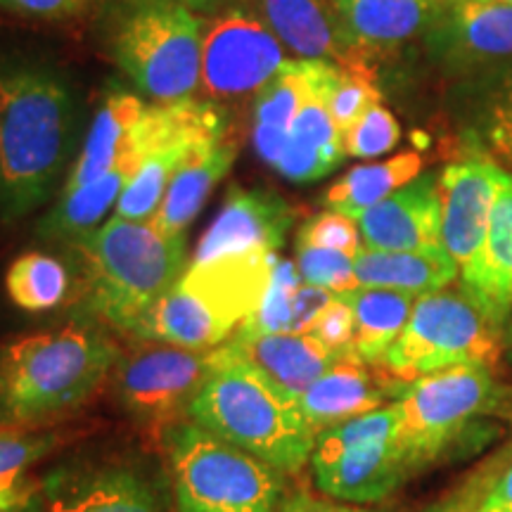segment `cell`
I'll list each match as a JSON object with an SVG mask.
<instances>
[{
    "label": "cell",
    "instance_id": "1",
    "mask_svg": "<svg viewBox=\"0 0 512 512\" xmlns=\"http://www.w3.org/2000/svg\"><path fill=\"white\" fill-rule=\"evenodd\" d=\"M119 349L86 323L0 347V427L41 430L81 408L117 368Z\"/></svg>",
    "mask_w": 512,
    "mask_h": 512
},
{
    "label": "cell",
    "instance_id": "2",
    "mask_svg": "<svg viewBox=\"0 0 512 512\" xmlns=\"http://www.w3.org/2000/svg\"><path fill=\"white\" fill-rule=\"evenodd\" d=\"M74 105L48 72H0V216L17 221L53 195L69 155Z\"/></svg>",
    "mask_w": 512,
    "mask_h": 512
},
{
    "label": "cell",
    "instance_id": "3",
    "mask_svg": "<svg viewBox=\"0 0 512 512\" xmlns=\"http://www.w3.org/2000/svg\"><path fill=\"white\" fill-rule=\"evenodd\" d=\"M188 418L283 475L302 470L316 446L299 401L278 392L223 347L211 351L207 375L190 399Z\"/></svg>",
    "mask_w": 512,
    "mask_h": 512
},
{
    "label": "cell",
    "instance_id": "4",
    "mask_svg": "<svg viewBox=\"0 0 512 512\" xmlns=\"http://www.w3.org/2000/svg\"><path fill=\"white\" fill-rule=\"evenodd\" d=\"M74 247L81 256L86 309L131 337L181 278L188 256L185 235H164L150 221L117 216Z\"/></svg>",
    "mask_w": 512,
    "mask_h": 512
},
{
    "label": "cell",
    "instance_id": "5",
    "mask_svg": "<svg viewBox=\"0 0 512 512\" xmlns=\"http://www.w3.org/2000/svg\"><path fill=\"white\" fill-rule=\"evenodd\" d=\"M278 254L249 252L190 264L147 313L136 339L214 351L264 302Z\"/></svg>",
    "mask_w": 512,
    "mask_h": 512
},
{
    "label": "cell",
    "instance_id": "6",
    "mask_svg": "<svg viewBox=\"0 0 512 512\" xmlns=\"http://www.w3.org/2000/svg\"><path fill=\"white\" fill-rule=\"evenodd\" d=\"M164 444L176 512H275L283 503V472L197 422H178Z\"/></svg>",
    "mask_w": 512,
    "mask_h": 512
},
{
    "label": "cell",
    "instance_id": "7",
    "mask_svg": "<svg viewBox=\"0 0 512 512\" xmlns=\"http://www.w3.org/2000/svg\"><path fill=\"white\" fill-rule=\"evenodd\" d=\"M204 22L178 0H126L110 31V57L155 102L188 100L200 88Z\"/></svg>",
    "mask_w": 512,
    "mask_h": 512
},
{
    "label": "cell",
    "instance_id": "8",
    "mask_svg": "<svg viewBox=\"0 0 512 512\" xmlns=\"http://www.w3.org/2000/svg\"><path fill=\"white\" fill-rule=\"evenodd\" d=\"M503 389L491 366H456L408 382L396 399V439L411 470L444 456L484 415L501 406Z\"/></svg>",
    "mask_w": 512,
    "mask_h": 512
},
{
    "label": "cell",
    "instance_id": "9",
    "mask_svg": "<svg viewBox=\"0 0 512 512\" xmlns=\"http://www.w3.org/2000/svg\"><path fill=\"white\" fill-rule=\"evenodd\" d=\"M396 403L330 427L316 437V486L339 503L368 505L394 494L413 475L396 439Z\"/></svg>",
    "mask_w": 512,
    "mask_h": 512
},
{
    "label": "cell",
    "instance_id": "10",
    "mask_svg": "<svg viewBox=\"0 0 512 512\" xmlns=\"http://www.w3.org/2000/svg\"><path fill=\"white\" fill-rule=\"evenodd\" d=\"M503 335L486 323L463 292L441 290L420 297L380 370L401 382L456 366H494Z\"/></svg>",
    "mask_w": 512,
    "mask_h": 512
},
{
    "label": "cell",
    "instance_id": "11",
    "mask_svg": "<svg viewBox=\"0 0 512 512\" xmlns=\"http://www.w3.org/2000/svg\"><path fill=\"white\" fill-rule=\"evenodd\" d=\"M211 351H195L174 344L138 339V344L119 356L114 389L126 413L150 432H169L176 418L188 415L209 368Z\"/></svg>",
    "mask_w": 512,
    "mask_h": 512
},
{
    "label": "cell",
    "instance_id": "12",
    "mask_svg": "<svg viewBox=\"0 0 512 512\" xmlns=\"http://www.w3.org/2000/svg\"><path fill=\"white\" fill-rule=\"evenodd\" d=\"M285 62L283 43L254 12L233 8L204 22L200 86L211 100L261 91Z\"/></svg>",
    "mask_w": 512,
    "mask_h": 512
},
{
    "label": "cell",
    "instance_id": "13",
    "mask_svg": "<svg viewBox=\"0 0 512 512\" xmlns=\"http://www.w3.org/2000/svg\"><path fill=\"white\" fill-rule=\"evenodd\" d=\"M38 482L43 512H166L159 486L128 463L69 460Z\"/></svg>",
    "mask_w": 512,
    "mask_h": 512
},
{
    "label": "cell",
    "instance_id": "14",
    "mask_svg": "<svg viewBox=\"0 0 512 512\" xmlns=\"http://www.w3.org/2000/svg\"><path fill=\"white\" fill-rule=\"evenodd\" d=\"M503 174L505 169L489 157H467L441 171V238L460 275L470 271L482 249Z\"/></svg>",
    "mask_w": 512,
    "mask_h": 512
},
{
    "label": "cell",
    "instance_id": "15",
    "mask_svg": "<svg viewBox=\"0 0 512 512\" xmlns=\"http://www.w3.org/2000/svg\"><path fill=\"white\" fill-rule=\"evenodd\" d=\"M155 117L150 105L128 136L124 150L112 164V169L98 181L74 192H62L60 202L38 223V235L46 240L74 242L95 233L105 221L107 211L117 207L128 183L136 178L140 166L155 145Z\"/></svg>",
    "mask_w": 512,
    "mask_h": 512
},
{
    "label": "cell",
    "instance_id": "16",
    "mask_svg": "<svg viewBox=\"0 0 512 512\" xmlns=\"http://www.w3.org/2000/svg\"><path fill=\"white\" fill-rule=\"evenodd\" d=\"M292 223L294 211L280 195L271 190L233 185L221 211L202 235L192 264L249 252L278 254Z\"/></svg>",
    "mask_w": 512,
    "mask_h": 512
},
{
    "label": "cell",
    "instance_id": "17",
    "mask_svg": "<svg viewBox=\"0 0 512 512\" xmlns=\"http://www.w3.org/2000/svg\"><path fill=\"white\" fill-rule=\"evenodd\" d=\"M249 5L292 55L332 62L349 72H373L330 0H249Z\"/></svg>",
    "mask_w": 512,
    "mask_h": 512
},
{
    "label": "cell",
    "instance_id": "18",
    "mask_svg": "<svg viewBox=\"0 0 512 512\" xmlns=\"http://www.w3.org/2000/svg\"><path fill=\"white\" fill-rule=\"evenodd\" d=\"M356 223L366 249H377V252L444 249L439 178L434 174H420L387 200L363 211Z\"/></svg>",
    "mask_w": 512,
    "mask_h": 512
},
{
    "label": "cell",
    "instance_id": "19",
    "mask_svg": "<svg viewBox=\"0 0 512 512\" xmlns=\"http://www.w3.org/2000/svg\"><path fill=\"white\" fill-rule=\"evenodd\" d=\"M460 292L498 335L512 330V174L498 185L489 226L470 271L460 275Z\"/></svg>",
    "mask_w": 512,
    "mask_h": 512
},
{
    "label": "cell",
    "instance_id": "20",
    "mask_svg": "<svg viewBox=\"0 0 512 512\" xmlns=\"http://www.w3.org/2000/svg\"><path fill=\"white\" fill-rule=\"evenodd\" d=\"M380 370V368H377ZM408 384L387 373H373L358 356L337 358L332 366L299 396L304 420L313 434L330 430L342 422L361 418L384 406V399L403 394Z\"/></svg>",
    "mask_w": 512,
    "mask_h": 512
},
{
    "label": "cell",
    "instance_id": "21",
    "mask_svg": "<svg viewBox=\"0 0 512 512\" xmlns=\"http://www.w3.org/2000/svg\"><path fill=\"white\" fill-rule=\"evenodd\" d=\"M437 55L458 64L512 57V5L505 0H456L430 29Z\"/></svg>",
    "mask_w": 512,
    "mask_h": 512
},
{
    "label": "cell",
    "instance_id": "22",
    "mask_svg": "<svg viewBox=\"0 0 512 512\" xmlns=\"http://www.w3.org/2000/svg\"><path fill=\"white\" fill-rule=\"evenodd\" d=\"M223 349L238 356L278 392L299 401L337 356L311 335H245L235 332Z\"/></svg>",
    "mask_w": 512,
    "mask_h": 512
},
{
    "label": "cell",
    "instance_id": "23",
    "mask_svg": "<svg viewBox=\"0 0 512 512\" xmlns=\"http://www.w3.org/2000/svg\"><path fill=\"white\" fill-rule=\"evenodd\" d=\"M363 55L411 41L446 15L456 0H330Z\"/></svg>",
    "mask_w": 512,
    "mask_h": 512
},
{
    "label": "cell",
    "instance_id": "24",
    "mask_svg": "<svg viewBox=\"0 0 512 512\" xmlns=\"http://www.w3.org/2000/svg\"><path fill=\"white\" fill-rule=\"evenodd\" d=\"M238 155V147L228 136L207 140L185 159L169 188L157 214L152 216V226L164 235H185L190 223L197 219L211 190L221 183Z\"/></svg>",
    "mask_w": 512,
    "mask_h": 512
},
{
    "label": "cell",
    "instance_id": "25",
    "mask_svg": "<svg viewBox=\"0 0 512 512\" xmlns=\"http://www.w3.org/2000/svg\"><path fill=\"white\" fill-rule=\"evenodd\" d=\"M358 287L394 290L420 299L441 292L460 275L446 249L437 252H377L366 249L354 256Z\"/></svg>",
    "mask_w": 512,
    "mask_h": 512
},
{
    "label": "cell",
    "instance_id": "26",
    "mask_svg": "<svg viewBox=\"0 0 512 512\" xmlns=\"http://www.w3.org/2000/svg\"><path fill=\"white\" fill-rule=\"evenodd\" d=\"M145 107L147 105L138 95L126 91H112L102 98L91 133L83 143L79 159L69 171V178L64 181L62 192L86 188V185L95 183L112 169V164L117 162L121 150H124L128 136L143 117Z\"/></svg>",
    "mask_w": 512,
    "mask_h": 512
},
{
    "label": "cell",
    "instance_id": "27",
    "mask_svg": "<svg viewBox=\"0 0 512 512\" xmlns=\"http://www.w3.org/2000/svg\"><path fill=\"white\" fill-rule=\"evenodd\" d=\"M354 311V354L370 368H380L387 351L399 339L418 299L411 294L377 287H358L339 294Z\"/></svg>",
    "mask_w": 512,
    "mask_h": 512
},
{
    "label": "cell",
    "instance_id": "28",
    "mask_svg": "<svg viewBox=\"0 0 512 512\" xmlns=\"http://www.w3.org/2000/svg\"><path fill=\"white\" fill-rule=\"evenodd\" d=\"M422 157L418 152H401L387 162L361 164L349 169L325 192L323 204L330 211L358 219L363 211L387 200L396 190L415 181L422 174Z\"/></svg>",
    "mask_w": 512,
    "mask_h": 512
},
{
    "label": "cell",
    "instance_id": "29",
    "mask_svg": "<svg viewBox=\"0 0 512 512\" xmlns=\"http://www.w3.org/2000/svg\"><path fill=\"white\" fill-rule=\"evenodd\" d=\"M69 278L67 266L55 256L43 252H27L12 261L5 273V292L17 309L27 313H46L67 299Z\"/></svg>",
    "mask_w": 512,
    "mask_h": 512
},
{
    "label": "cell",
    "instance_id": "30",
    "mask_svg": "<svg viewBox=\"0 0 512 512\" xmlns=\"http://www.w3.org/2000/svg\"><path fill=\"white\" fill-rule=\"evenodd\" d=\"M302 283L304 278L299 275L297 264L287 259H275L273 278L264 302L238 332H245V335H290L292 297Z\"/></svg>",
    "mask_w": 512,
    "mask_h": 512
},
{
    "label": "cell",
    "instance_id": "31",
    "mask_svg": "<svg viewBox=\"0 0 512 512\" xmlns=\"http://www.w3.org/2000/svg\"><path fill=\"white\" fill-rule=\"evenodd\" d=\"M55 430H10L0 427V486L15 484L27 477L29 467L60 446Z\"/></svg>",
    "mask_w": 512,
    "mask_h": 512
},
{
    "label": "cell",
    "instance_id": "32",
    "mask_svg": "<svg viewBox=\"0 0 512 512\" xmlns=\"http://www.w3.org/2000/svg\"><path fill=\"white\" fill-rule=\"evenodd\" d=\"M401 140L399 121L387 107L375 105L342 136L347 157L373 159L392 152Z\"/></svg>",
    "mask_w": 512,
    "mask_h": 512
},
{
    "label": "cell",
    "instance_id": "33",
    "mask_svg": "<svg viewBox=\"0 0 512 512\" xmlns=\"http://www.w3.org/2000/svg\"><path fill=\"white\" fill-rule=\"evenodd\" d=\"M373 79V72H349V69H342V76H339L337 86L332 88L328 100L330 117L342 136L370 107L382 102V93Z\"/></svg>",
    "mask_w": 512,
    "mask_h": 512
},
{
    "label": "cell",
    "instance_id": "34",
    "mask_svg": "<svg viewBox=\"0 0 512 512\" xmlns=\"http://www.w3.org/2000/svg\"><path fill=\"white\" fill-rule=\"evenodd\" d=\"M297 268L304 283L325 287L332 294H347L358 290L354 256L344 252L297 245Z\"/></svg>",
    "mask_w": 512,
    "mask_h": 512
},
{
    "label": "cell",
    "instance_id": "35",
    "mask_svg": "<svg viewBox=\"0 0 512 512\" xmlns=\"http://www.w3.org/2000/svg\"><path fill=\"white\" fill-rule=\"evenodd\" d=\"M479 133L512 174V76L498 83L479 112Z\"/></svg>",
    "mask_w": 512,
    "mask_h": 512
},
{
    "label": "cell",
    "instance_id": "36",
    "mask_svg": "<svg viewBox=\"0 0 512 512\" xmlns=\"http://www.w3.org/2000/svg\"><path fill=\"white\" fill-rule=\"evenodd\" d=\"M297 245L335 249V252L356 256L363 249V240L356 219L328 209L302 223L297 233Z\"/></svg>",
    "mask_w": 512,
    "mask_h": 512
},
{
    "label": "cell",
    "instance_id": "37",
    "mask_svg": "<svg viewBox=\"0 0 512 512\" xmlns=\"http://www.w3.org/2000/svg\"><path fill=\"white\" fill-rule=\"evenodd\" d=\"M306 335L316 337L325 349L332 351L337 358L356 356L354 354V311L344 297H335L328 309H325L311 325Z\"/></svg>",
    "mask_w": 512,
    "mask_h": 512
},
{
    "label": "cell",
    "instance_id": "38",
    "mask_svg": "<svg viewBox=\"0 0 512 512\" xmlns=\"http://www.w3.org/2000/svg\"><path fill=\"white\" fill-rule=\"evenodd\" d=\"M335 169L337 164H332L328 157H323L320 152L311 150V147L297 143L292 138L287 140L285 152L280 155L278 164H275V171L294 183L318 181V178L332 174Z\"/></svg>",
    "mask_w": 512,
    "mask_h": 512
},
{
    "label": "cell",
    "instance_id": "39",
    "mask_svg": "<svg viewBox=\"0 0 512 512\" xmlns=\"http://www.w3.org/2000/svg\"><path fill=\"white\" fill-rule=\"evenodd\" d=\"M100 3L102 0H0V10L46 22H64L86 15Z\"/></svg>",
    "mask_w": 512,
    "mask_h": 512
},
{
    "label": "cell",
    "instance_id": "40",
    "mask_svg": "<svg viewBox=\"0 0 512 512\" xmlns=\"http://www.w3.org/2000/svg\"><path fill=\"white\" fill-rule=\"evenodd\" d=\"M275 512H387V510H370V508H361V505H351V503H335V501H325V498H316L311 494H294L287 498V501L280 503V508Z\"/></svg>",
    "mask_w": 512,
    "mask_h": 512
},
{
    "label": "cell",
    "instance_id": "41",
    "mask_svg": "<svg viewBox=\"0 0 512 512\" xmlns=\"http://www.w3.org/2000/svg\"><path fill=\"white\" fill-rule=\"evenodd\" d=\"M287 140H290V131L275 126H261L254 124V147L259 152V157L264 159L266 164H271L275 169L280 155L285 152Z\"/></svg>",
    "mask_w": 512,
    "mask_h": 512
},
{
    "label": "cell",
    "instance_id": "42",
    "mask_svg": "<svg viewBox=\"0 0 512 512\" xmlns=\"http://www.w3.org/2000/svg\"><path fill=\"white\" fill-rule=\"evenodd\" d=\"M477 512H512V463L484 491Z\"/></svg>",
    "mask_w": 512,
    "mask_h": 512
},
{
    "label": "cell",
    "instance_id": "43",
    "mask_svg": "<svg viewBox=\"0 0 512 512\" xmlns=\"http://www.w3.org/2000/svg\"><path fill=\"white\" fill-rule=\"evenodd\" d=\"M3 512H43V496H41V482H38V489L34 494L24 498V501H19L17 505H12V508L3 510Z\"/></svg>",
    "mask_w": 512,
    "mask_h": 512
},
{
    "label": "cell",
    "instance_id": "44",
    "mask_svg": "<svg viewBox=\"0 0 512 512\" xmlns=\"http://www.w3.org/2000/svg\"><path fill=\"white\" fill-rule=\"evenodd\" d=\"M178 3H183L192 12H216L226 0H178Z\"/></svg>",
    "mask_w": 512,
    "mask_h": 512
},
{
    "label": "cell",
    "instance_id": "45",
    "mask_svg": "<svg viewBox=\"0 0 512 512\" xmlns=\"http://www.w3.org/2000/svg\"><path fill=\"white\" fill-rule=\"evenodd\" d=\"M425 512H467V505H465L463 498H451V501L432 505V508L425 510Z\"/></svg>",
    "mask_w": 512,
    "mask_h": 512
},
{
    "label": "cell",
    "instance_id": "46",
    "mask_svg": "<svg viewBox=\"0 0 512 512\" xmlns=\"http://www.w3.org/2000/svg\"><path fill=\"white\" fill-rule=\"evenodd\" d=\"M505 3H510V5H512V0H505Z\"/></svg>",
    "mask_w": 512,
    "mask_h": 512
}]
</instances>
